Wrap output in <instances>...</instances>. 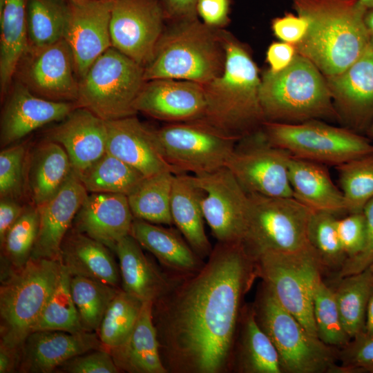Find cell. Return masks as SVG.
<instances>
[{"mask_svg":"<svg viewBox=\"0 0 373 373\" xmlns=\"http://www.w3.org/2000/svg\"><path fill=\"white\" fill-rule=\"evenodd\" d=\"M256 278L255 261L240 242H218L200 271L153 303L168 372L231 371L242 300Z\"/></svg>","mask_w":373,"mask_h":373,"instance_id":"1","label":"cell"},{"mask_svg":"<svg viewBox=\"0 0 373 373\" xmlns=\"http://www.w3.org/2000/svg\"><path fill=\"white\" fill-rule=\"evenodd\" d=\"M297 15L308 22L297 53L325 77L341 73L368 48L364 23L366 9L358 0H291Z\"/></svg>","mask_w":373,"mask_h":373,"instance_id":"2","label":"cell"},{"mask_svg":"<svg viewBox=\"0 0 373 373\" xmlns=\"http://www.w3.org/2000/svg\"><path fill=\"white\" fill-rule=\"evenodd\" d=\"M220 34L224 68L221 75L202 84L206 109L199 120L242 139L260 129L265 122L259 97L261 78L247 49L229 35Z\"/></svg>","mask_w":373,"mask_h":373,"instance_id":"3","label":"cell"},{"mask_svg":"<svg viewBox=\"0 0 373 373\" xmlns=\"http://www.w3.org/2000/svg\"><path fill=\"white\" fill-rule=\"evenodd\" d=\"M259 97L265 122H338L325 77L298 53L284 70L262 74Z\"/></svg>","mask_w":373,"mask_h":373,"instance_id":"4","label":"cell"},{"mask_svg":"<svg viewBox=\"0 0 373 373\" xmlns=\"http://www.w3.org/2000/svg\"><path fill=\"white\" fill-rule=\"evenodd\" d=\"M173 22L144 68L145 82L171 79L204 84L221 75L225 52L220 34L214 27L197 17Z\"/></svg>","mask_w":373,"mask_h":373,"instance_id":"5","label":"cell"},{"mask_svg":"<svg viewBox=\"0 0 373 373\" xmlns=\"http://www.w3.org/2000/svg\"><path fill=\"white\" fill-rule=\"evenodd\" d=\"M61 260L32 258L6 272L0 287V343L21 349L56 288Z\"/></svg>","mask_w":373,"mask_h":373,"instance_id":"6","label":"cell"},{"mask_svg":"<svg viewBox=\"0 0 373 373\" xmlns=\"http://www.w3.org/2000/svg\"><path fill=\"white\" fill-rule=\"evenodd\" d=\"M252 306L258 325L278 352L283 373L339 372L338 349L310 334L262 281Z\"/></svg>","mask_w":373,"mask_h":373,"instance_id":"7","label":"cell"},{"mask_svg":"<svg viewBox=\"0 0 373 373\" xmlns=\"http://www.w3.org/2000/svg\"><path fill=\"white\" fill-rule=\"evenodd\" d=\"M249 195L240 243L254 260L269 251L294 253L308 249L312 211L294 198Z\"/></svg>","mask_w":373,"mask_h":373,"instance_id":"8","label":"cell"},{"mask_svg":"<svg viewBox=\"0 0 373 373\" xmlns=\"http://www.w3.org/2000/svg\"><path fill=\"white\" fill-rule=\"evenodd\" d=\"M144 72V67L111 47L79 80L77 103L105 121L135 115Z\"/></svg>","mask_w":373,"mask_h":373,"instance_id":"9","label":"cell"},{"mask_svg":"<svg viewBox=\"0 0 373 373\" xmlns=\"http://www.w3.org/2000/svg\"><path fill=\"white\" fill-rule=\"evenodd\" d=\"M262 131L269 144L291 156L324 165L336 166L373 153L367 138L318 119L296 124L265 122Z\"/></svg>","mask_w":373,"mask_h":373,"instance_id":"10","label":"cell"},{"mask_svg":"<svg viewBox=\"0 0 373 373\" xmlns=\"http://www.w3.org/2000/svg\"><path fill=\"white\" fill-rule=\"evenodd\" d=\"M155 131L160 152L176 175H200L226 167L240 140L202 120L171 123Z\"/></svg>","mask_w":373,"mask_h":373,"instance_id":"11","label":"cell"},{"mask_svg":"<svg viewBox=\"0 0 373 373\" xmlns=\"http://www.w3.org/2000/svg\"><path fill=\"white\" fill-rule=\"evenodd\" d=\"M254 261L258 278L270 288L280 305L317 337L313 294L322 271L310 247L294 253L265 252Z\"/></svg>","mask_w":373,"mask_h":373,"instance_id":"12","label":"cell"},{"mask_svg":"<svg viewBox=\"0 0 373 373\" xmlns=\"http://www.w3.org/2000/svg\"><path fill=\"white\" fill-rule=\"evenodd\" d=\"M290 157L287 151L269 144L260 128L238 141L226 167L248 194L293 198Z\"/></svg>","mask_w":373,"mask_h":373,"instance_id":"13","label":"cell"},{"mask_svg":"<svg viewBox=\"0 0 373 373\" xmlns=\"http://www.w3.org/2000/svg\"><path fill=\"white\" fill-rule=\"evenodd\" d=\"M165 19L160 0H112V47L144 68L164 32Z\"/></svg>","mask_w":373,"mask_h":373,"instance_id":"14","label":"cell"},{"mask_svg":"<svg viewBox=\"0 0 373 373\" xmlns=\"http://www.w3.org/2000/svg\"><path fill=\"white\" fill-rule=\"evenodd\" d=\"M192 175L212 234L218 242H240L249 207L248 193L227 167Z\"/></svg>","mask_w":373,"mask_h":373,"instance_id":"15","label":"cell"},{"mask_svg":"<svg viewBox=\"0 0 373 373\" xmlns=\"http://www.w3.org/2000/svg\"><path fill=\"white\" fill-rule=\"evenodd\" d=\"M19 82L42 98L77 102L79 79L72 51L64 39L40 48L28 47L16 73Z\"/></svg>","mask_w":373,"mask_h":373,"instance_id":"16","label":"cell"},{"mask_svg":"<svg viewBox=\"0 0 373 373\" xmlns=\"http://www.w3.org/2000/svg\"><path fill=\"white\" fill-rule=\"evenodd\" d=\"M112 0H68L64 39L73 53L78 79L112 47L110 20Z\"/></svg>","mask_w":373,"mask_h":373,"instance_id":"17","label":"cell"},{"mask_svg":"<svg viewBox=\"0 0 373 373\" xmlns=\"http://www.w3.org/2000/svg\"><path fill=\"white\" fill-rule=\"evenodd\" d=\"M325 79L338 122L353 131L368 128L373 120V48L370 46L344 71Z\"/></svg>","mask_w":373,"mask_h":373,"instance_id":"18","label":"cell"},{"mask_svg":"<svg viewBox=\"0 0 373 373\" xmlns=\"http://www.w3.org/2000/svg\"><path fill=\"white\" fill-rule=\"evenodd\" d=\"M134 108L137 113L171 123L191 122L203 118L206 98L201 84L157 79L145 82Z\"/></svg>","mask_w":373,"mask_h":373,"instance_id":"19","label":"cell"},{"mask_svg":"<svg viewBox=\"0 0 373 373\" xmlns=\"http://www.w3.org/2000/svg\"><path fill=\"white\" fill-rule=\"evenodd\" d=\"M9 91L1 117L2 149L47 124L61 121L79 107L77 102H56L39 97L19 81Z\"/></svg>","mask_w":373,"mask_h":373,"instance_id":"20","label":"cell"},{"mask_svg":"<svg viewBox=\"0 0 373 373\" xmlns=\"http://www.w3.org/2000/svg\"><path fill=\"white\" fill-rule=\"evenodd\" d=\"M106 350L96 332L70 333L58 330L31 332L21 347L17 372L49 373L78 355Z\"/></svg>","mask_w":373,"mask_h":373,"instance_id":"21","label":"cell"},{"mask_svg":"<svg viewBox=\"0 0 373 373\" xmlns=\"http://www.w3.org/2000/svg\"><path fill=\"white\" fill-rule=\"evenodd\" d=\"M88 193L73 170L60 190L37 207L39 225L30 258L60 260L62 242Z\"/></svg>","mask_w":373,"mask_h":373,"instance_id":"22","label":"cell"},{"mask_svg":"<svg viewBox=\"0 0 373 373\" xmlns=\"http://www.w3.org/2000/svg\"><path fill=\"white\" fill-rule=\"evenodd\" d=\"M106 152L139 171L144 177L175 170L164 159L155 131L135 115L106 121Z\"/></svg>","mask_w":373,"mask_h":373,"instance_id":"23","label":"cell"},{"mask_svg":"<svg viewBox=\"0 0 373 373\" xmlns=\"http://www.w3.org/2000/svg\"><path fill=\"white\" fill-rule=\"evenodd\" d=\"M47 139L63 146L79 175L106 152V122L77 107L48 132Z\"/></svg>","mask_w":373,"mask_h":373,"instance_id":"24","label":"cell"},{"mask_svg":"<svg viewBox=\"0 0 373 373\" xmlns=\"http://www.w3.org/2000/svg\"><path fill=\"white\" fill-rule=\"evenodd\" d=\"M133 220L127 195L90 193L78 210L72 227L114 251L117 243L130 234Z\"/></svg>","mask_w":373,"mask_h":373,"instance_id":"25","label":"cell"},{"mask_svg":"<svg viewBox=\"0 0 373 373\" xmlns=\"http://www.w3.org/2000/svg\"><path fill=\"white\" fill-rule=\"evenodd\" d=\"M114 252L119 262L122 289L143 302L155 303L182 279L160 269L130 234L117 243Z\"/></svg>","mask_w":373,"mask_h":373,"instance_id":"26","label":"cell"},{"mask_svg":"<svg viewBox=\"0 0 373 373\" xmlns=\"http://www.w3.org/2000/svg\"><path fill=\"white\" fill-rule=\"evenodd\" d=\"M130 235L151 252L169 274L178 278L193 275L205 263L178 229L134 218Z\"/></svg>","mask_w":373,"mask_h":373,"instance_id":"27","label":"cell"},{"mask_svg":"<svg viewBox=\"0 0 373 373\" xmlns=\"http://www.w3.org/2000/svg\"><path fill=\"white\" fill-rule=\"evenodd\" d=\"M60 260L72 276L87 277L120 288L119 267L111 250L72 227L62 242Z\"/></svg>","mask_w":373,"mask_h":373,"instance_id":"28","label":"cell"},{"mask_svg":"<svg viewBox=\"0 0 373 373\" xmlns=\"http://www.w3.org/2000/svg\"><path fill=\"white\" fill-rule=\"evenodd\" d=\"M73 171L69 157L59 144L46 139L27 155L26 193L38 207L52 198Z\"/></svg>","mask_w":373,"mask_h":373,"instance_id":"29","label":"cell"},{"mask_svg":"<svg viewBox=\"0 0 373 373\" xmlns=\"http://www.w3.org/2000/svg\"><path fill=\"white\" fill-rule=\"evenodd\" d=\"M288 172L293 198L312 211L346 212L342 191L324 164L291 156Z\"/></svg>","mask_w":373,"mask_h":373,"instance_id":"30","label":"cell"},{"mask_svg":"<svg viewBox=\"0 0 373 373\" xmlns=\"http://www.w3.org/2000/svg\"><path fill=\"white\" fill-rule=\"evenodd\" d=\"M283 373L272 341L258 325L251 305L242 307L234 343L231 371Z\"/></svg>","mask_w":373,"mask_h":373,"instance_id":"31","label":"cell"},{"mask_svg":"<svg viewBox=\"0 0 373 373\" xmlns=\"http://www.w3.org/2000/svg\"><path fill=\"white\" fill-rule=\"evenodd\" d=\"M151 301H144L134 329L127 340L111 353L119 372L168 373L160 352Z\"/></svg>","mask_w":373,"mask_h":373,"instance_id":"32","label":"cell"},{"mask_svg":"<svg viewBox=\"0 0 373 373\" xmlns=\"http://www.w3.org/2000/svg\"><path fill=\"white\" fill-rule=\"evenodd\" d=\"M173 222L195 253L204 260L213 248L205 233L198 189L193 175H175L171 196Z\"/></svg>","mask_w":373,"mask_h":373,"instance_id":"33","label":"cell"},{"mask_svg":"<svg viewBox=\"0 0 373 373\" xmlns=\"http://www.w3.org/2000/svg\"><path fill=\"white\" fill-rule=\"evenodd\" d=\"M26 0H0V90L9 91L28 48Z\"/></svg>","mask_w":373,"mask_h":373,"instance_id":"34","label":"cell"},{"mask_svg":"<svg viewBox=\"0 0 373 373\" xmlns=\"http://www.w3.org/2000/svg\"><path fill=\"white\" fill-rule=\"evenodd\" d=\"M175 175L164 171L145 177L127 195L134 218L157 224H173L171 196Z\"/></svg>","mask_w":373,"mask_h":373,"instance_id":"35","label":"cell"},{"mask_svg":"<svg viewBox=\"0 0 373 373\" xmlns=\"http://www.w3.org/2000/svg\"><path fill=\"white\" fill-rule=\"evenodd\" d=\"M334 294L343 327L351 339L364 330L367 307L373 291L370 268L338 279Z\"/></svg>","mask_w":373,"mask_h":373,"instance_id":"36","label":"cell"},{"mask_svg":"<svg viewBox=\"0 0 373 373\" xmlns=\"http://www.w3.org/2000/svg\"><path fill=\"white\" fill-rule=\"evenodd\" d=\"M77 176L88 193L126 195L145 178L139 171L107 152Z\"/></svg>","mask_w":373,"mask_h":373,"instance_id":"37","label":"cell"},{"mask_svg":"<svg viewBox=\"0 0 373 373\" xmlns=\"http://www.w3.org/2000/svg\"><path fill=\"white\" fill-rule=\"evenodd\" d=\"M68 0H26L28 47L40 48L64 39Z\"/></svg>","mask_w":373,"mask_h":373,"instance_id":"38","label":"cell"},{"mask_svg":"<svg viewBox=\"0 0 373 373\" xmlns=\"http://www.w3.org/2000/svg\"><path fill=\"white\" fill-rule=\"evenodd\" d=\"M70 288L83 329L97 332L109 304L121 288L79 276H70Z\"/></svg>","mask_w":373,"mask_h":373,"instance_id":"39","label":"cell"},{"mask_svg":"<svg viewBox=\"0 0 373 373\" xmlns=\"http://www.w3.org/2000/svg\"><path fill=\"white\" fill-rule=\"evenodd\" d=\"M143 301L122 288L109 304L97 332L108 352L128 338L140 316Z\"/></svg>","mask_w":373,"mask_h":373,"instance_id":"40","label":"cell"},{"mask_svg":"<svg viewBox=\"0 0 373 373\" xmlns=\"http://www.w3.org/2000/svg\"><path fill=\"white\" fill-rule=\"evenodd\" d=\"M70 281V275L62 265L59 283L33 325L31 332L58 330L78 333L85 331L71 296Z\"/></svg>","mask_w":373,"mask_h":373,"instance_id":"41","label":"cell"},{"mask_svg":"<svg viewBox=\"0 0 373 373\" xmlns=\"http://www.w3.org/2000/svg\"><path fill=\"white\" fill-rule=\"evenodd\" d=\"M335 214L312 211L308 227V241L321 271L338 273L347 256L340 242L336 231Z\"/></svg>","mask_w":373,"mask_h":373,"instance_id":"42","label":"cell"},{"mask_svg":"<svg viewBox=\"0 0 373 373\" xmlns=\"http://www.w3.org/2000/svg\"><path fill=\"white\" fill-rule=\"evenodd\" d=\"M346 213L362 212L373 198V153L336 166Z\"/></svg>","mask_w":373,"mask_h":373,"instance_id":"43","label":"cell"},{"mask_svg":"<svg viewBox=\"0 0 373 373\" xmlns=\"http://www.w3.org/2000/svg\"><path fill=\"white\" fill-rule=\"evenodd\" d=\"M313 313L317 337L323 343L340 349L350 342L351 338L343 327L334 291L325 284L321 276L314 289Z\"/></svg>","mask_w":373,"mask_h":373,"instance_id":"44","label":"cell"},{"mask_svg":"<svg viewBox=\"0 0 373 373\" xmlns=\"http://www.w3.org/2000/svg\"><path fill=\"white\" fill-rule=\"evenodd\" d=\"M39 214L36 206L30 204L7 232L1 244L3 257L11 268L23 266L30 258L37 237Z\"/></svg>","mask_w":373,"mask_h":373,"instance_id":"45","label":"cell"},{"mask_svg":"<svg viewBox=\"0 0 373 373\" xmlns=\"http://www.w3.org/2000/svg\"><path fill=\"white\" fill-rule=\"evenodd\" d=\"M27 148L16 144L0 152V198L19 200L26 192Z\"/></svg>","mask_w":373,"mask_h":373,"instance_id":"46","label":"cell"},{"mask_svg":"<svg viewBox=\"0 0 373 373\" xmlns=\"http://www.w3.org/2000/svg\"><path fill=\"white\" fill-rule=\"evenodd\" d=\"M340 372H369L373 373V335L364 331L344 347L338 349Z\"/></svg>","mask_w":373,"mask_h":373,"instance_id":"47","label":"cell"},{"mask_svg":"<svg viewBox=\"0 0 373 373\" xmlns=\"http://www.w3.org/2000/svg\"><path fill=\"white\" fill-rule=\"evenodd\" d=\"M56 372L68 373L119 372L111 353L96 350L75 356L61 365Z\"/></svg>","mask_w":373,"mask_h":373,"instance_id":"48","label":"cell"},{"mask_svg":"<svg viewBox=\"0 0 373 373\" xmlns=\"http://www.w3.org/2000/svg\"><path fill=\"white\" fill-rule=\"evenodd\" d=\"M348 214L345 218H337L336 223L338 236L347 259L358 255L365 240V220L363 211Z\"/></svg>","mask_w":373,"mask_h":373,"instance_id":"49","label":"cell"},{"mask_svg":"<svg viewBox=\"0 0 373 373\" xmlns=\"http://www.w3.org/2000/svg\"><path fill=\"white\" fill-rule=\"evenodd\" d=\"M363 213L365 220L364 247L358 255L345 260L336 274L338 279L360 273L373 264V198L365 204Z\"/></svg>","mask_w":373,"mask_h":373,"instance_id":"50","label":"cell"},{"mask_svg":"<svg viewBox=\"0 0 373 373\" xmlns=\"http://www.w3.org/2000/svg\"><path fill=\"white\" fill-rule=\"evenodd\" d=\"M308 26V22L304 17L291 13L276 17L271 21V29L275 36L280 41L294 46L303 39Z\"/></svg>","mask_w":373,"mask_h":373,"instance_id":"51","label":"cell"},{"mask_svg":"<svg viewBox=\"0 0 373 373\" xmlns=\"http://www.w3.org/2000/svg\"><path fill=\"white\" fill-rule=\"evenodd\" d=\"M229 0H198L197 13L211 27L224 25L229 20Z\"/></svg>","mask_w":373,"mask_h":373,"instance_id":"52","label":"cell"},{"mask_svg":"<svg viewBox=\"0 0 373 373\" xmlns=\"http://www.w3.org/2000/svg\"><path fill=\"white\" fill-rule=\"evenodd\" d=\"M297 54L296 46L286 42H274L267 48V61L271 72H279L293 61Z\"/></svg>","mask_w":373,"mask_h":373,"instance_id":"53","label":"cell"},{"mask_svg":"<svg viewBox=\"0 0 373 373\" xmlns=\"http://www.w3.org/2000/svg\"><path fill=\"white\" fill-rule=\"evenodd\" d=\"M166 19L172 21L197 17L198 0H160Z\"/></svg>","mask_w":373,"mask_h":373,"instance_id":"54","label":"cell"},{"mask_svg":"<svg viewBox=\"0 0 373 373\" xmlns=\"http://www.w3.org/2000/svg\"><path fill=\"white\" fill-rule=\"evenodd\" d=\"M0 243L5 236L21 216L27 205H22L19 200L12 198H0Z\"/></svg>","mask_w":373,"mask_h":373,"instance_id":"55","label":"cell"},{"mask_svg":"<svg viewBox=\"0 0 373 373\" xmlns=\"http://www.w3.org/2000/svg\"><path fill=\"white\" fill-rule=\"evenodd\" d=\"M20 348L0 343V373L17 372L21 358Z\"/></svg>","mask_w":373,"mask_h":373,"instance_id":"56","label":"cell"},{"mask_svg":"<svg viewBox=\"0 0 373 373\" xmlns=\"http://www.w3.org/2000/svg\"><path fill=\"white\" fill-rule=\"evenodd\" d=\"M365 333L373 335V291L370 298L365 322L364 330Z\"/></svg>","mask_w":373,"mask_h":373,"instance_id":"57","label":"cell"},{"mask_svg":"<svg viewBox=\"0 0 373 373\" xmlns=\"http://www.w3.org/2000/svg\"><path fill=\"white\" fill-rule=\"evenodd\" d=\"M364 23L369 37L370 46L373 48V8L366 10Z\"/></svg>","mask_w":373,"mask_h":373,"instance_id":"58","label":"cell"},{"mask_svg":"<svg viewBox=\"0 0 373 373\" xmlns=\"http://www.w3.org/2000/svg\"><path fill=\"white\" fill-rule=\"evenodd\" d=\"M358 3L366 10L373 8V0H358Z\"/></svg>","mask_w":373,"mask_h":373,"instance_id":"59","label":"cell"},{"mask_svg":"<svg viewBox=\"0 0 373 373\" xmlns=\"http://www.w3.org/2000/svg\"><path fill=\"white\" fill-rule=\"evenodd\" d=\"M368 133L373 138V120L367 128Z\"/></svg>","mask_w":373,"mask_h":373,"instance_id":"60","label":"cell"},{"mask_svg":"<svg viewBox=\"0 0 373 373\" xmlns=\"http://www.w3.org/2000/svg\"><path fill=\"white\" fill-rule=\"evenodd\" d=\"M373 273V264L369 267Z\"/></svg>","mask_w":373,"mask_h":373,"instance_id":"61","label":"cell"}]
</instances>
